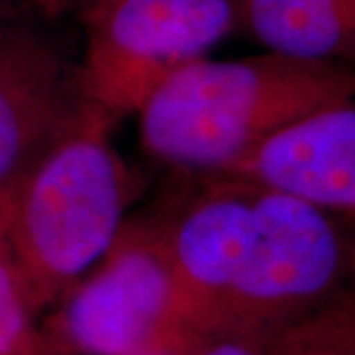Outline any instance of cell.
<instances>
[{
	"label": "cell",
	"mask_w": 355,
	"mask_h": 355,
	"mask_svg": "<svg viewBox=\"0 0 355 355\" xmlns=\"http://www.w3.org/2000/svg\"><path fill=\"white\" fill-rule=\"evenodd\" d=\"M81 20V85L113 119L139 113L168 77L239 28L237 0H99Z\"/></svg>",
	"instance_id": "277c9868"
},
{
	"label": "cell",
	"mask_w": 355,
	"mask_h": 355,
	"mask_svg": "<svg viewBox=\"0 0 355 355\" xmlns=\"http://www.w3.org/2000/svg\"><path fill=\"white\" fill-rule=\"evenodd\" d=\"M196 355H270V349L268 343L221 336L216 342L203 345Z\"/></svg>",
	"instance_id": "7c38bea8"
},
{
	"label": "cell",
	"mask_w": 355,
	"mask_h": 355,
	"mask_svg": "<svg viewBox=\"0 0 355 355\" xmlns=\"http://www.w3.org/2000/svg\"><path fill=\"white\" fill-rule=\"evenodd\" d=\"M34 10V0H0V16Z\"/></svg>",
	"instance_id": "5bb4252c"
},
{
	"label": "cell",
	"mask_w": 355,
	"mask_h": 355,
	"mask_svg": "<svg viewBox=\"0 0 355 355\" xmlns=\"http://www.w3.org/2000/svg\"><path fill=\"white\" fill-rule=\"evenodd\" d=\"M219 176L291 193L355 225V99L306 114Z\"/></svg>",
	"instance_id": "ba28073f"
},
{
	"label": "cell",
	"mask_w": 355,
	"mask_h": 355,
	"mask_svg": "<svg viewBox=\"0 0 355 355\" xmlns=\"http://www.w3.org/2000/svg\"><path fill=\"white\" fill-rule=\"evenodd\" d=\"M253 186V237L214 330L268 343L355 288V235L312 203Z\"/></svg>",
	"instance_id": "3957f363"
},
{
	"label": "cell",
	"mask_w": 355,
	"mask_h": 355,
	"mask_svg": "<svg viewBox=\"0 0 355 355\" xmlns=\"http://www.w3.org/2000/svg\"><path fill=\"white\" fill-rule=\"evenodd\" d=\"M237 14L266 51L355 69V0H237Z\"/></svg>",
	"instance_id": "9c48e42d"
},
{
	"label": "cell",
	"mask_w": 355,
	"mask_h": 355,
	"mask_svg": "<svg viewBox=\"0 0 355 355\" xmlns=\"http://www.w3.org/2000/svg\"><path fill=\"white\" fill-rule=\"evenodd\" d=\"M20 355H32V349H28V352H24V354H20Z\"/></svg>",
	"instance_id": "2e32d148"
},
{
	"label": "cell",
	"mask_w": 355,
	"mask_h": 355,
	"mask_svg": "<svg viewBox=\"0 0 355 355\" xmlns=\"http://www.w3.org/2000/svg\"><path fill=\"white\" fill-rule=\"evenodd\" d=\"M270 355H355V288L268 342Z\"/></svg>",
	"instance_id": "30bf717a"
},
{
	"label": "cell",
	"mask_w": 355,
	"mask_h": 355,
	"mask_svg": "<svg viewBox=\"0 0 355 355\" xmlns=\"http://www.w3.org/2000/svg\"><path fill=\"white\" fill-rule=\"evenodd\" d=\"M132 355H176L174 349H166V347H158V345H153V347H148V349H142L139 354H132Z\"/></svg>",
	"instance_id": "9a60e30c"
},
{
	"label": "cell",
	"mask_w": 355,
	"mask_h": 355,
	"mask_svg": "<svg viewBox=\"0 0 355 355\" xmlns=\"http://www.w3.org/2000/svg\"><path fill=\"white\" fill-rule=\"evenodd\" d=\"M202 180V190L162 221L172 294L156 345L166 349L186 331L216 328L253 237V184Z\"/></svg>",
	"instance_id": "8992f818"
},
{
	"label": "cell",
	"mask_w": 355,
	"mask_h": 355,
	"mask_svg": "<svg viewBox=\"0 0 355 355\" xmlns=\"http://www.w3.org/2000/svg\"><path fill=\"white\" fill-rule=\"evenodd\" d=\"M349 99L354 67L266 50L203 58L168 77L140 107V144L162 164L219 176L275 132Z\"/></svg>",
	"instance_id": "6da1fadb"
},
{
	"label": "cell",
	"mask_w": 355,
	"mask_h": 355,
	"mask_svg": "<svg viewBox=\"0 0 355 355\" xmlns=\"http://www.w3.org/2000/svg\"><path fill=\"white\" fill-rule=\"evenodd\" d=\"M170 294L162 221H125L109 253L67 292L60 330L83 355L139 354L156 345Z\"/></svg>",
	"instance_id": "52a82bcc"
},
{
	"label": "cell",
	"mask_w": 355,
	"mask_h": 355,
	"mask_svg": "<svg viewBox=\"0 0 355 355\" xmlns=\"http://www.w3.org/2000/svg\"><path fill=\"white\" fill-rule=\"evenodd\" d=\"M113 121L95 114L0 200L6 247L32 312L99 265L125 225L132 178L109 140Z\"/></svg>",
	"instance_id": "7a4b0ae2"
},
{
	"label": "cell",
	"mask_w": 355,
	"mask_h": 355,
	"mask_svg": "<svg viewBox=\"0 0 355 355\" xmlns=\"http://www.w3.org/2000/svg\"><path fill=\"white\" fill-rule=\"evenodd\" d=\"M30 316L32 310L8 253L0 219V355H20L32 349Z\"/></svg>",
	"instance_id": "8fae6325"
},
{
	"label": "cell",
	"mask_w": 355,
	"mask_h": 355,
	"mask_svg": "<svg viewBox=\"0 0 355 355\" xmlns=\"http://www.w3.org/2000/svg\"><path fill=\"white\" fill-rule=\"evenodd\" d=\"M36 10L0 16V200L55 144L105 113L89 101L79 60Z\"/></svg>",
	"instance_id": "5b68a950"
},
{
	"label": "cell",
	"mask_w": 355,
	"mask_h": 355,
	"mask_svg": "<svg viewBox=\"0 0 355 355\" xmlns=\"http://www.w3.org/2000/svg\"><path fill=\"white\" fill-rule=\"evenodd\" d=\"M99 0H34V10L48 20H58L67 12H83Z\"/></svg>",
	"instance_id": "4fadbf2b"
}]
</instances>
